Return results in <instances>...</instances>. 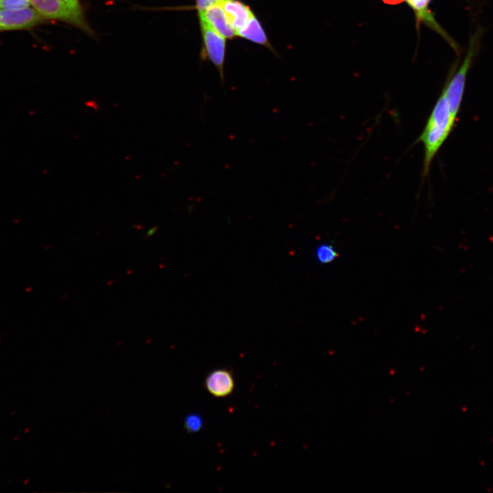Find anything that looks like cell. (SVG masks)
Segmentation results:
<instances>
[{"label": "cell", "instance_id": "obj_15", "mask_svg": "<svg viewBox=\"0 0 493 493\" xmlns=\"http://www.w3.org/2000/svg\"><path fill=\"white\" fill-rule=\"evenodd\" d=\"M62 1L72 10H73L76 12H84L79 0H62Z\"/></svg>", "mask_w": 493, "mask_h": 493}, {"label": "cell", "instance_id": "obj_6", "mask_svg": "<svg viewBox=\"0 0 493 493\" xmlns=\"http://www.w3.org/2000/svg\"><path fill=\"white\" fill-rule=\"evenodd\" d=\"M199 18L206 21L214 30L225 38L236 36V31L230 25L221 4L214 5L205 11L198 13Z\"/></svg>", "mask_w": 493, "mask_h": 493}, {"label": "cell", "instance_id": "obj_1", "mask_svg": "<svg viewBox=\"0 0 493 493\" xmlns=\"http://www.w3.org/2000/svg\"><path fill=\"white\" fill-rule=\"evenodd\" d=\"M455 121L442 91L418 140L424 146L423 177L428 175L433 158L449 136Z\"/></svg>", "mask_w": 493, "mask_h": 493}, {"label": "cell", "instance_id": "obj_10", "mask_svg": "<svg viewBox=\"0 0 493 493\" xmlns=\"http://www.w3.org/2000/svg\"><path fill=\"white\" fill-rule=\"evenodd\" d=\"M416 12V16L440 32L442 30L431 14L428 5L430 0H405Z\"/></svg>", "mask_w": 493, "mask_h": 493}, {"label": "cell", "instance_id": "obj_3", "mask_svg": "<svg viewBox=\"0 0 493 493\" xmlns=\"http://www.w3.org/2000/svg\"><path fill=\"white\" fill-rule=\"evenodd\" d=\"M31 5L46 20H58L77 28L88 34L92 30L87 23L84 12L70 8L62 0H29Z\"/></svg>", "mask_w": 493, "mask_h": 493}, {"label": "cell", "instance_id": "obj_7", "mask_svg": "<svg viewBox=\"0 0 493 493\" xmlns=\"http://www.w3.org/2000/svg\"><path fill=\"white\" fill-rule=\"evenodd\" d=\"M205 385L209 393L213 396L225 397L233 392L234 380L230 372L224 369H218L207 376Z\"/></svg>", "mask_w": 493, "mask_h": 493}, {"label": "cell", "instance_id": "obj_2", "mask_svg": "<svg viewBox=\"0 0 493 493\" xmlns=\"http://www.w3.org/2000/svg\"><path fill=\"white\" fill-rule=\"evenodd\" d=\"M479 36L480 32L477 31L472 36L466 55L462 65L442 90L448 101L451 114L455 120L460 109L466 76L478 48Z\"/></svg>", "mask_w": 493, "mask_h": 493}, {"label": "cell", "instance_id": "obj_5", "mask_svg": "<svg viewBox=\"0 0 493 493\" xmlns=\"http://www.w3.org/2000/svg\"><path fill=\"white\" fill-rule=\"evenodd\" d=\"M204 48L210 60L217 68L223 83V65L225 55V39L206 21L199 18Z\"/></svg>", "mask_w": 493, "mask_h": 493}, {"label": "cell", "instance_id": "obj_12", "mask_svg": "<svg viewBox=\"0 0 493 493\" xmlns=\"http://www.w3.org/2000/svg\"><path fill=\"white\" fill-rule=\"evenodd\" d=\"M203 427V420L197 414H190L186 417L184 427L190 433H195Z\"/></svg>", "mask_w": 493, "mask_h": 493}, {"label": "cell", "instance_id": "obj_13", "mask_svg": "<svg viewBox=\"0 0 493 493\" xmlns=\"http://www.w3.org/2000/svg\"><path fill=\"white\" fill-rule=\"evenodd\" d=\"M29 6V0H0V10H14Z\"/></svg>", "mask_w": 493, "mask_h": 493}, {"label": "cell", "instance_id": "obj_4", "mask_svg": "<svg viewBox=\"0 0 493 493\" xmlns=\"http://www.w3.org/2000/svg\"><path fill=\"white\" fill-rule=\"evenodd\" d=\"M45 21L31 6L14 10H0V30L28 29Z\"/></svg>", "mask_w": 493, "mask_h": 493}, {"label": "cell", "instance_id": "obj_11", "mask_svg": "<svg viewBox=\"0 0 493 493\" xmlns=\"http://www.w3.org/2000/svg\"><path fill=\"white\" fill-rule=\"evenodd\" d=\"M337 256L333 246L329 244L320 245L316 250V257L320 263L327 264L333 262Z\"/></svg>", "mask_w": 493, "mask_h": 493}, {"label": "cell", "instance_id": "obj_8", "mask_svg": "<svg viewBox=\"0 0 493 493\" xmlns=\"http://www.w3.org/2000/svg\"><path fill=\"white\" fill-rule=\"evenodd\" d=\"M221 5L236 32L244 27L253 14L249 6L238 0H225Z\"/></svg>", "mask_w": 493, "mask_h": 493}, {"label": "cell", "instance_id": "obj_14", "mask_svg": "<svg viewBox=\"0 0 493 493\" xmlns=\"http://www.w3.org/2000/svg\"><path fill=\"white\" fill-rule=\"evenodd\" d=\"M225 0H196L198 13L202 12L214 5L221 4Z\"/></svg>", "mask_w": 493, "mask_h": 493}, {"label": "cell", "instance_id": "obj_16", "mask_svg": "<svg viewBox=\"0 0 493 493\" xmlns=\"http://www.w3.org/2000/svg\"><path fill=\"white\" fill-rule=\"evenodd\" d=\"M157 226H154V227H151L146 232L145 237L147 238H149V237L153 236L155 233V232L157 231Z\"/></svg>", "mask_w": 493, "mask_h": 493}, {"label": "cell", "instance_id": "obj_9", "mask_svg": "<svg viewBox=\"0 0 493 493\" xmlns=\"http://www.w3.org/2000/svg\"><path fill=\"white\" fill-rule=\"evenodd\" d=\"M236 36L255 43L270 47L264 30L254 14L251 16L244 27L236 31Z\"/></svg>", "mask_w": 493, "mask_h": 493}]
</instances>
